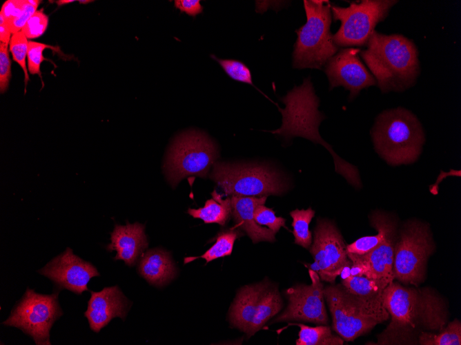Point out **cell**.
<instances>
[{
  "instance_id": "cell-1",
  "label": "cell",
  "mask_w": 461,
  "mask_h": 345,
  "mask_svg": "<svg viewBox=\"0 0 461 345\" xmlns=\"http://www.w3.org/2000/svg\"><path fill=\"white\" fill-rule=\"evenodd\" d=\"M383 304L391 322L375 344H416L423 330L440 331L447 321L444 302L429 288L406 287L393 281L384 289Z\"/></svg>"
},
{
  "instance_id": "cell-2",
  "label": "cell",
  "mask_w": 461,
  "mask_h": 345,
  "mask_svg": "<svg viewBox=\"0 0 461 345\" xmlns=\"http://www.w3.org/2000/svg\"><path fill=\"white\" fill-rule=\"evenodd\" d=\"M360 57L382 93L403 92L414 85L420 74L418 50L402 34H384L375 30Z\"/></svg>"
},
{
  "instance_id": "cell-3",
  "label": "cell",
  "mask_w": 461,
  "mask_h": 345,
  "mask_svg": "<svg viewBox=\"0 0 461 345\" xmlns=\"http://www.w3.org/2000/svg\"><path fill=\"white\" fill-rule=\"evenodd\" d=\"M282 101L285 104L284 109L279 108L282 115V126L269 132L281 135L286 140L300 136L321 144L331 154L336 172L355 187L360 188L357 168L338 156L320 134L319 126L325 118L318 110L320 100L310 78L304 79L301 85L295 86Z\"/></svg>"
},
{
  "instance_id": "cell-4",
  "label": "cell",
  "mask_w": 461,
  "mask_h": 345,
  "mask_svg": "<svg viewBox=\"0 0 461 345\" xmlns=\"http://www.w3.org/2000/svg\"><path fill=\"white\" fill-rule=\"evenodd\" d=\"M371 134L375 151L393 166L416 161L425 141L420 121L412 112L403 107L381 113L376 118Z\"/></svg>"
},
{
  "instance_id": "cell-5",
  "label": "cell",
  "mask_w": 461,
  "mask_h": 345,
  "mask_svg": "<svg viewBox=\"0 0 461 345\" xmlns=\"http://www.w3.org/2000/svg\"><path fill=\"white\" fill-rule=\"evenodd\" d=\"M324 299L332 315L333 330L346 341H353L370 332L390 317L384 306L383 296L362 297L337 285L324 288Z\"/></svg>"
},
{
  "instance_id": "cell-6",
  "label": "cell",
  "mask_w": 461,
  "mask_h": 345,
  "mask_svg": "<svg viewBox=\"0 0 461 345\" xmlns=\"http://www.w3.org/2000/svg\"><path fill=\"white\" fill-rule=\"evenodd\" d=\"M306 23L296 30L297 38L293 52L297 69H321L338 51L330 28L331 6L328 1L304 0Z\"/></svg>"
},
{
  "instance_id": "cell-7",
  "label": "cell",
  "mask_w": 461,
  "mask_h": 345,
  "mask_svg": "<svg viewBox=\"0 0 461 345\" xmlns=\"http://www.w3.org/2000/svg\"><path fill=\"white\" fill-rule=\"evenodd\" d=\"M210 178L231 196H280L289 186L279 171L259 163L216 162Z\"/></svg>"
},
{
  "instance_id": "cell-8",
  "label": "cell",
  "mask_w": 461,
  "mask_h": 345,
  "mask_svg": "<svg viewBox=\"0 0 461 345\" xmlns=\"http://www.w3.org/2000/svg\"><path fill=\"white\" fill-rule=\"evenodd\" d=\"M215 143L204 133L192 130L179 134L169 148L164 164L167 179L176 185L186 176L205 178L218 158Z\"/></svg>"
},
{
  "instance_id": "cell-9",
  "label": "cell",
  "mask_w": 461,
  "mask_h": 345,
  "mask_svg": "<svg viewBox=\"0 0 461 345\" xmlns=\"http://www.w3.org/2000/svg\"><path fill=\"white\" fill-rule=\"evenodd\" d=\"M434 250L428 224L418 220L406 222L395 244L394 279L418 286L424 278L427 260Z\"/></svg>"
},
{
  "instance_id": "cell-10",
  "label": "cell",
  "mask_w": 461,
  "mask_h": 345,
  "mask_svg": "<svg viewBox=\"0 0 461 345\" xmlns=\"http://www.w3.org/2000/svg\"><path fill=\"white\" fill-rule=\"evenodd\" d=\"M393 0H362L353 1L348 7L331 6L334 21H340V28L333 35L337 47L354 48L366 45L376 25L384 21L391 8L398 3Z\"/></svg>"
},
{
  "instance_id": "cell-11",
  "label": "cell",
  "mask_w": 461,
  "mask_h": 345,
  "mask_svg": "<svg viewBox=\"0 0 461 345\" xmlns=\"http://www.w3.org/2000/svg\"><path fill=\"white\" fill-rule=\"evenodd\" d=\"M282 307L278 290L268 282L244 286L238 291L230 309L232 326L248 336L254 335Z\"/></svg>"
},
{
  "instance_id": "cell-12",
  "label": "cell",
  "mask_w": 461,
  "mask_h": 345,
  "mask_svg": "<svg viewBox=\"0 0 461 345\" xmlns=\"http://www.w3.org/2000/svg\"><path fill=\"white\" fill-rule=\"evenodd\" d=\"M62 314L57 293L43 295L28 288L3 324L21 329L37 345H50V330Z\"/></svg>"
},
{
  "instance_id": "cell-13",
  "label": "cell",
  "mask_w": 461,
  "mask_h": 345,
  "mask_svg": "<svg viewBox=\"0 0 461 345\" xmlns=\"http://www.w3.org/2000/svg\"><path fill=\"white\" fill-rule=\"evenodd\" d=\"M310 252L314 262L309 268L315 271L322 280L333 283L344 267L351 266L346 245L340 231L327 219L317 218Z\"/></svg>"
},
{
  "instance_id": "cell-14",
  "label": "cell",
  "mask_w": 461,
  "mask_h": 345,
  "mask_svg": "<svg viewBox=\"0 0 461 345\" xmlns=\"http://www.w3.org/2000/svg\"><path fill=\"white\" fill-rule=\"evenodd\" d=\"M311 284H297L286 291L288 304L273 322L303 321L326 324L328 315L324 304V288L318 274L308 271Z\"/></svg>"
},
{
  "instance_id": "cell-15",
  "label": "cell",
  "mask_w": 461,
  "mask_h": 345,
  "mask_svg": "<svg viewBox=\"0 0 461 345\" xmlns=\"http://www.w3.org/2000/svg\"><path fill=\"white\" fill-rule=\"evenodd\" d=\"M357 48L341 49L326 63L324 72L330 90L342 86L350 92V98L364 88L377 85V81L360 61Z\"/></svg>"
},
{
  "instance_id": "cell-16",
  "label": "cell",
  "mask_w": 461,
  "mask_h": 345,
  "mask_svg": "<svg viewBox=\"0 0 461 345\" xmlns=\"http://www.w3.org/2000/svg\"><path fill=\"white\" fill-rule=\"evenodd\" d=\"M38 272L60 289L78 295L88 290L87 284L92 278L99 276L94 265L75 255L70 248H66Z\"/></svg>"
},
{
  "instance_id": "cell-17",
  "label": "cell",
  "mask_w": 461,
  "mask_h": 345,
  "mask_svg": "<svg viewBox=\"0 0 461 345\" xmlns=\"http://www.w3.org/2000/svg\"><path fill=\"white\" fill-rule=\"evenodd\" d=\"M90 293L84 315L92 331L99 333L112 319L117 317L124 319L126 316L128 302L117 286Z\"/></svg>"
},
{
  "instance_id": "cell-18",
  "label": "cell",
  "mask_w": 461,
  "mask_h": 345,
  "mask_svg": "<svg viewBox=\"0 0 461 345\" xmlns=\"http://www.w3.org/2000/svg\"><path fill=\"white\" fill-rule=\"evenodd\" d=\"M144 225L139 222L115 224L110 234L111 242L108 244V251H116L114 260H121L128 266H133L148 247V240Z\"/></svg>"
},
{
  "instance_id": "cell-19",
  "label": "cell",
  "mask_w": 461,
  "mask_h": 345,
  "mask_svg": "<svg viewBox=\"0 0 461 345\" xmlns=\"http://www.w3.org/2000/svg\"><path fill=\"white\" fill-rule=\"evenodd\" d=\"M396 229L395 221L385 213L384 240L373 250L363 255L369 263L373 278L381 280L387 284L394 280V250L398 237Z\"/></svg>"
},
{
  "instance_id": "cell-20",
  "label": "cell",
  "mask_w": 461,
  "mask_h": 345,
  "mask_svg": "<svg viewBox=\"0 0 461 345\" xmlns=\"http://www.w3.org/2000/svg\"><path fill=\"white\" fill-rule=\"evenodd\" d=\"M266 198L267 196H230L231 216L237 226L247 233L253 243L275 240V233L258 224L254 218L255 208L260 205H264Z\"/></svg>"
},
{
  "instance_id": "cell-21",
  "label": "cell",
  "mask_w": 461,
  "mask_h": 345,
  "mask_svg": "<svg viewBox=\"0 0 461 345\" xmlns=\"http://www.w3.org/2000/svg\"><path fill=\"white\" fill-rule=\"evenodd\" d=\"M138 271L148 283L157 286L168 283L177 273L170 253L159 248L150 249L142 255Z\"/></svg>"
},
{
  "instance_id": "cell-22",
  "label": "cell",
  "mask_w": 461,
  "mask_h": 345,
  "mask_svg": "<svg viewBox=\"0 0 461 345\" xmlns=\"http://www.w3.org/2000/svg\"><path fill=\"white\" fill-rule=\"evenodd\" d=\"M213 198L208 199L203 207L188 209V213L195 218H199L205 223H217L224 225L229 220L231 213L230 197L225 199L216 190L212 192Z\"/></svg>"
},
{
  "instance_id": "cell-23",
  "label": "cell",
  "mask_w": 461,
  "mask_h": 345,
  "mask_svg": "<svg viewBox=\"0 0 461 345\" xmlns=\"http://www.w3.org/2000/svg\"><path fill=\"white\" fill-rule=\"evenodd\" d=\"M342 285L349 293L366 298L382 297L388 286L381 280L365 276H349L342 280Z\"/></svg>"
},
{
  "instance_id": "cell-24",
  "label": "cell",
  "mask_w": 461,
  "mask_h": 345,
  "mask_svg": "<svg viewBox=\"0 0 461 345\" xmlns=\"http://www.w3.org/2000/svg\"><path fill=\"white\" fill-rule=\"evenodd\" d=\"M384 216L385 213L373 212L371 216L370 222L371 226L377 231V234L360 238L353 243L346 245L347 252L364 255L378 246L385 236Z\"/></svg>"
},
{
  "instance_id": "cell-25",
  "label": "cell",
  "mask_w": 461,
  "mask_h": 345,
  "mask_svg": "<svg viewBox=\"0 0 461 345\" xmlns=\"http://www.w3.org/2000/svg\"><path fill=\"white\" fill-rule=\"evenodd\" d=\"M300 328L297 345H342L344 339L332 334L327 326L311 327L303 324L294 323Z\"/></svg>"
},
{
  "instance_id": "cell-26",
  "label": "cell",
  "mask_w": 461,
  "mask_h": 345,
  "mask_svg": "<svg viewBox=\"0 0 461 345\" xmlns=\"http://www.w3.org/2000/svg\"><path fill=\"white\" fill-rule=\"evenodd\" d=\"M418 342L422 345H460L461 323L455 319L438 334L422 331L418 336Z\"/></svg>"
},
{
  "instance_id": "cell-27",
  "label": "cell",
  "mask_w": 461,
  "mask_h": 345,
  "mask_svg": "<svg viewBox=\"0 0 461 345\" xmlns=\"http://www.w3.org/2000/svg\"><path fill=\"white\" fill-rule=\"evenodd\" d=\"M293 218V233L295 243L304 248L308 249L312 242V234L309 230V224L315 216V211L311 207L307 209H295L290 213Z\"/></svg>"
},
{
  "instance_id": "cell-28",
  "label": "cell",
  "mask_w": 461,
  "mask_h": 345,
  "mask_svg": "<svg viewBox=\"0 0 461 345\" xmlns=\"http://www.w3.org/2000/svg\"><path fill=\"white\" fill-rule=\"evenodd\" d=\"M241 236V232L237 230H230L220 233L216 238L215 244L203 255L199 257L185 258L184 263L195 259L202 258L209 262L219 258L230 255L236 239Z\"/></svg>"
},
{
  "instance_id": "cell-29",
  "label": "cell",
  "mask_w": 461,
  "mask_h": 345,
  "mask_svg": "<svg viewBox=\"0 0 461 345\" xmlns=\"http://www.w3.org/2000/svg\"><path fill=\"white\" fill-rule=\"evenodd\" d=\"M211 57L221 65L226 74L232 79L254 86L250 69L242 61L235 59ZM255 87V86H254Z\"/></svg>"
},
{
  "instance_id": "cell-30",
  "label": "cell",
  "mask_w": 461,
  "mask_h": 345,
  "mask_svg": "<svg viewBox=\"0 0 461 345\" xmlns=\"http://www.w3.org/2000/svg\"><path fill=\"white\" fill-rule=\"evenodd\" d=\"M28 38L21 30L13 34L9 43L10 51L12 55L14 61H16L23 70L25 76V89L26 88L28 81H29V75L28 68L26 67V56H28Z\"/></svg>"
},
{
  "instance_id": "cell-31",
  "label": "cell",
  "mask_w": 461,
  "mask_h": 345,
  "mask_svg": "<svg viewBox=\"0 0 461 345\" xmlns=\"http://www.w3.org/2000/svg\"><path fill=\"white\" fill-rule=\"evenodd\" d=\"M50 48L55 50V48L45 43L30 41L28 43V69L31 74H38L41 79V72L40 70L41 64L44 60L43 56V51Z\"/></svg>"
},
{
  "instance_id": "cell-32",
  "label": "cell",
  "mask_w": 461,
  "mask_h": 345,
  "mask_svg": "<svg viewBox=\"0 0 461 345\" xmlns=\"http://www.w3.org/2000/svg\"><path fill=\"white\" fill-rule=\"evenodd\" d=\"M254 218L258 224L267 226L275 233L282 227L287 229L285 226L286 220L282 217L276 216L273 210L264 205H260L255 208Z\"/></svg>"
},
{
  "instance_id": "cell-33",
  "label": "cell",
  "mask_w": 461,
  "mask_h": 345,
  "mask_svg": "<svg viewBox=\"0 0 461 345\" xmlns=\"http://www.w3.org/2000/svg\"><path fill=\"white\" fill-rule=\"evenodd\" d=\"M48 17L42 10H37L28 20L21 31L28 39H32L41 36L48 25Z\"/></svg>"
},
{
  "instance_id": "cell-34",
  "label": "cell",
  "mask_w": 461,
  "mask_h": 345,
  "mask_svg": "<svg viewBox=\"0 0 461 345\" xmlns=\"http://www.w3.org/2000/svg\"><path fill=\"white\" fill-rule=\"evenodd\" d=\"M11 75V60L9 56L8 44L0 43L1 93H4L8 90Z\"/></svg>"
},
{
  "instance_id": "cell-35",
  "label": "cell",
  "mask_w": 461,
  "mask_h": 345,
  "mask_svg": "<svg viewBox=\"0 0 461 345\" xmlns=\"http://www.w3.org/2000/svg\"><path fill=\"white\" fill-rule=\"evenodd\" d=\"M28 1L23 0L6 1L0 12V21L4 22L8 27L23 11Z\"/></svg>"
},
{
  "instance_id": "cell-36",
  "label": "cell",
  "mask_w": 461,
  "mask_h": 345,
  "mask_svg": "<svg viewBox=\"0 0 461 345\" xmlns=\"http://www.w3.org/2000/svg\"><path fill=\"white\" fill-rule=\"evenodd\" d=\"M348 257L351 262V276H365L373 278L369 263L363 255L348 253Z\"/></svg>"
},
{
  "instance_id": "cell-37",
  "label": "cell",
  "mask_w": 461,
  "mask_h": 345,
  "mask_svg": "<svg viewBox=\"0 0 461 345\" xmlns=\"http://www.w3.org/2000/svg\"><path fill=\"white\" fill-rule=\"evenodd\" d=\"M37 6L32 5L28 0V3L23 11L8 26L12 34L22 30L28 20L37 11Z\"/></svg>"
},
{
  "instance_id": "cell-38",
  "label": "cell",
  "mask_w": 461,
  "mask_h": 345,
  "mask_svg": "<svg viewBox=\"0 0 461 345\" xmlns=\"http://www.w3.org/2000/svg\"><path fill=\"white\" fill-rule=\"evenodd\" d=\"M174 5L181 12L191 17H195L203 12V6L199 0H176Z\"/></svg>"
},
{
  "instance_id": "cell-39",
  "label": "cell",
  "mask_w": 461,
  "mask_h": 345,
  "mask_svg": "<svg viewBox=\"0 0 461 345\" xmlns=\"http://www.w3.org/2000/svg\"><path fill=\"white\" fill-rule=\"evenodd\" d=\"M12 32L7 27L6 23L3 21H0V41L1 43L8 44L10 41L12 37Z\"/></svg>"
},
{
  "instance_id": "cell-40",
  "label": "cell",
  "mask_w": 461,
  "mask_h": 345,
  "mask_svg": "<svg viewBox=\"0 0 461 345\" xmlns=\"http://www.w3.org/2000/svg\"><path fill=\"white\" fill-rule=\"evenodd\" d=\"M74 1H75V0H59V1H57L56 3L59 6H63V5H65V4L70 3L74 2Z\"/></svg>"
},
{
  "instance_id": "cell-41",
  "label": "cell",
  "mask_w": 461,
  "mask_h": 345,
  "mask_svg": "<svg viewBox=\"0 0 461 345\" xmlns=\"http://www.w3.org/2000/svg\"><path fill=\"white\" fill-rule=\"evenodd\" d=\"M92 1H88V0H80L79 2L81 4H86L90 2H92Z\"/></svg>"
}]
</instances>
